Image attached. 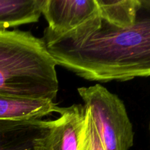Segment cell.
Returning a JSON list of instances; mask_svg holds the SVG:
<instances>
[{
    "label": "cell",
    "mask_w": 150,
    "mask_h": 150,
    "mask_svg": "<svg viewBox=\"0 0 150 150\" xmlns=\"http://www.w3.org/2000/svg\"><path fill=\"white\" fill-rule=\"evenodd\" d=\"M57 65L42 38L0 29V95L54 101L59 90Z\"/></svg>",
    "instance_id": "6da1fadb"
},
{
    "label": "cell",
    "mask_w": 150,
    "mask_h": 150,
    "mask_svg": "<svg viewBox=\"0 0 150 150\" xmlns=\"http://www.w3.org/2000/svg\"><path fill=\"white\" fill-rule=\"evenodd\" d=\"M78 92L90 113L104 150H129L134 133L125 106L117 95L97 83Z\"/></svg>",
    "instance_id": "7a4b0ae2"
},
{
    "label": "cell",
    "mask_w": 150,
    "mask_h": 150,
    "mask_svg": "<svg viewBox=\"0 0 150 150\" xmlns=\"http://www.w3.org/2000/svg\"><path fill=\"white\" fill-rule=\"evenodd\" d=\"M42 15L48 22L43 37H56L98 16L99 10L96 0H44Z\"/></svg>",
    "instance_id": "3957f363"
},
{
    "label": "cell",
    "mask_w": 150,
    "mask_h": 150,
    "mask_svg": "<svg viewBox=\"0 0 150 150\" xmlns=\"http://www.w3.org/2000/svg\"><path fill=\"white\" fill-rule=\"evenodd\" d=\"M49 132L35 139V150H79L85 120L83 105L73 104L59 110Z\"/></svg>",
    "instance_id": "277c9868"
},
{
    "label": "cell",
    "mask_w": 150,
    "mask_h": 150,
    "mask_svg": "<svg viewBox=\"0 0 150 150\" xmlns=\"http://www.w3.org/2000/svg\"><path fill=\"white\" fill-rule=\"evenodd\" d=\"M54 120H0V150H35V139L49 132Z\"/></svg>",
    "instance_id": "5b68a950"
},
{
    "label": "cell",
    "mask_w": 150,
    "mask_h": 150,
    "mask_svg": "<svg viewBox=\"0 0 150 150\" xmlns=\"http://www.w3.org/2000/svg\"><path fill=\"white\" fill-rule=\"evenodd\" d=\"M54 101L12 98L0 95V120H23L41 119L59 112Z\"/></svg>",
    "instance_id": "8992f818"
},
{
    "label": "cell",
    "mask_w": 150,
    "mask_h": 150,
    "mask_svg": "<svg viewBox=\"0 0 150 150\" xmlns=\"http://www.w3.org/2000/svg\"><path fill=\"white\" fill-rule=\"evenodd\" d=\"M44 0H0V29L36 23Z\"/></svg>",
    "instance_id": "52a82bcc"
},
{
    "label": "cell",
    "mask_w": 150,
    "mask_h": 150,
    "mask_svg": "<svg viewBox=\"0 0 150 150\" xmlns=\"http://www.w3.org/2000/svg\"><path fill=\"white\" fill-rule=\"evenodd\" d=\"M99 16L108 23L127 27L135 21L139 0H96Z\"/></svg>",
    "instance_id": "ba28073f"
},
{
    "label": "cell",
    "mask_w": 150,
    "mask_h": 150,
    "mask_svg": "<svg viewBox=\"0 0 150 150\" xmlns=\"http://www.w3.org/2000/svg\"><path fill=\"white\" fill-rule=\"evenodd\" d=\"M84 125L79 150H104L91 118L90 113L86 107L84 106Z\"/></svg>",
    "instance_id": "9c48e42d"
},
{
    "label": "cell",
    "mask_w": 150,
    "mask_h": 150,
    "mask_svg": "<svg viewBox=\"0 0 150 150\" xmlns=\"http://www.w3.org/2000/svg\"><path fill=\"white\" fill-rule=\"evenodd\" d=\"M149 130H150V125H149Z\"/></svg>",
    "instance_id": "30bf717a"
}]
</instances>
